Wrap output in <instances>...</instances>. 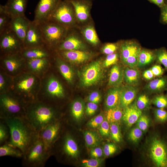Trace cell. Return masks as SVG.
Wrapping results in <instances>:
<instances>
[{
	"mask_svg": "<svg viewBox=\"0 0 167 167\" xmlns=\"http://www.w3.org/2000/svg\"><path fill=\"white\" fill-rule=\"evenodd\" d=\"M2 119L10 129L11 136L8 143L19 148L24 155L38 138V132L25 117Z\"/></svg>",
	"mask_w": 167,
	"mask_h": 167,
	"instance_id": "cell-1",
	"label": "cell"
},
{
	"mask_svg": "<svg viewBox=\"0 0 167 167\" xmlns=\"http://www.w3.org/2000/svg\"><path fill=\"white\" fill-rule=\"evenodd\" d=\"M25 117L38 132L59 119L53 106L37 100L27 103Z\"/></svg>",
	"mask_w": 167,
	"mask_h": 167,
	"instance_id": "cell-2",
	"label": "cell"
},
{
	"mask_svg": "<svg viewBox=\"0 0 167 167\" xmlns=\"http://www.w3.org/2000/svg\"><path fill=\"white\" fill-rule=\"evenodd\" d=\"M0 102V118L25 117L27 103L15 95L2 93Z\"/></svg>",
	"mask_w": 167,
	"mask_h": 167,
	"instance_id": "cell-3",
	"label": "cell"
},
{
	"mask_svg": "<svg viewBox=\"0 0 167 167\" xmlns=\"http://www.w3.org/2000/svg\"><path fill=\"white\" fill-rule=\"evenodd\" d=\"M38 23L45 45L49 49L57 47L65 37L69 30L49 19Z\"/></svg>",
	"mask_w": 167,
	"mask_h": 167,
	"instance_id": "cell-4",
	"label": "cell"
},
{
	"mask_svg": "<svg viewBox=\"0 0 167 167\" xmlns=\"http://www.w3.org/2000/svg\"><path fill=\"white\" fill-rule=\"evenodd\" d=\"M45 149L38 136L22 158V164L25 167H44L51 156Z\"/></svg>",
	"mask_w": 167,
	"mask_h": 167,
	"instance_id": "cell-5",
	"label": "cell"
},
{
	"mask_svg": "<svg viewBox=\"0 0 167 167\" xmlns=\"http://www.w3.org/2000/svg\"><path fill=\"white\" fill-rule=\"evenodd\" d=\"M47 19L71 29L75 25L76 20L70 0H60Z\"/></svg>",
	"mask_w": 167,
	"mask_h": 167,
	"instance_id": "cell-6",
	"label": "cell"
},
{
	"mask_svg": "<svg viewBox=\"0 0 167 167\" xmlns=\"http://www.w3.org/2000/svg\"><path fill=\"white\" fill-rule=\"evenodd\" d=\"M36 77L31 74H25L16 79L15 87L18 91L15 94L26 103H28L37 100L38 94L33 92L38 84Z\"/></svg>",
	"mask_w": 167,
	"mask_h": 167,
	"instance_id": "cell-7",
	"label": "cell"
},
{
	"mask_svg": "<svg viewBox=\"0 0 167 167\" xmlns=\"http://www.w3.org/2000/svg\"><path fill=\"white\" fill-rule=\"evenodd\" d=\"M120 58L123 64L131 67H137L139 54L142 49L135 40H127L119 44Z\"/></svg>",
	"mask_w": 167,
	"mask_h": 167,
	"instance_id": "cell-8",
	"label": "cell"
},
{
	"mask_svg": "<svg viewBox=\"0 0 167 167\" xmlns=\"http://www.w3.org/2000/svg\"><path fill=\"white\" fill-rule=\"evenodd\" d=\"M0 47L3 56L20 53L23 42L10 28L0 33Z\"/></svg>",
	"mask_w": 167,
	"mask_h": 167,
	"instance_id": "cell-9",
	"label": "cell"
},
{
	"mask_svg": "<svg viewBox=\"0 0 167 167\" xmlns=\"http://www.w3.org/2000/svg\"><path fill=\"white\" fill-rule=\"evenodd\" d=\"M81 84L88 87L99 82L103 77L101 63L99 60L93 62L82 70L80 75Z\"/></svg>",
	"mask_w": 167,
	"mask_h": 167,
	"instance_id": "cell-10",
	"label": "cell"
},
{
	"mask_svg": "<svg viewBox=\"0 0 167 167\" xmlns=\"http://www.w3.org/2000/svg\"><path fill=\"white\" fill-rule=\"evenodd\" d=\"M62 127V123L59 119L38 132L39 136L43 141L45 149L51 155L54 145L60 137Z\"/></svg>",
	"mask_w": 167,
	"mask_h": 167,
	"instance_id": "cell-11",
	"label": "cell"
},
{
	"mask_svg": "<svg viewBox=\"0 0 167 167\" xmlns=\"http://www.w3.org/2000/svg\"><path fill=\"white\" fill-rule=\"evenodd\" d=\"M46 92L44 94L38 96L37 100L53 106V101L55 99H62L65 93L63 87L55 78H50L46 84Z\"/></svg>",
	"mask_w": 167,
	"mask_h": 167,
	"instance_id": "cell-12",
	"label": "cell"
},
{
	"mask_svg": "<svg viewBox=\"0 0 167 167\" xmlns=\"http://www.w3.org/2000/svg\"><path fill=\"white\" fill-rule=\"evenodd\" d=\"M149 154L156 166L167 167V147L163 141L156 138L154 139L149 147Z\"/></svg>",
	"mask_w": 167,
	"mask_h": 167,
	"instance_id": "cell-13",
	"label": "cell"
},
{
	"mask_svg": "<svg viewBox=\"0 0 167 167\" xmlns=\"http://www.w3.org/2000/svg\"><path fill=\"white\" fill-rule=\"evenodd\" d=\"M23 44L24 48L45 46L37 23L31 21Z\"/></svg>",
	"mask_w": 167,
	"mask_h": 167,
	"instance_id": "cell-14",
	"label": "cell"
},
{
	"mask_svg": "<svg viewBox=\"0 0 167 167\" xmlns=\"http://www.w3.org/2000/svg\"><path fill=\"white\" fill-rule=\"evenodd\" d=\"M60 0H40L35 11L34 21L39 23L48 19Z\"/></svg>",
	"mask_w": 167,
	"mask_h": 167,
	"instance_id": "cell-15",
	"label": "cell"
},
{
	"mask_svg": "<svg viewBox=\"0 0 167 167\" xmlns=\"http://www.w3.org/2000/svg\"><path fill=\"white\" fill-rule=\"evenodd\" d=\"M92 0H70L73 7L76 21L81 23L90 19Z\"/></svg>",
	"mask_w": 167,
	"mask_h": 167,
	"instance_id": "cell-16",
	"label": "cell"
},
{
	"mask_svg": "<svg viewBox=\"0 0 167 167\" xmlns=\"http://www.w3.org/2000/svg\"><path fill=\"white\" fill-rule=\"evenodd\" d=\"M59 51L82 50H86L87 46L81 39L75 34L68 32L62 41L57 46Z\"/></svg>",
	"mask_w": 167,
	"mask_h": 167,
	"instance_id": "cell-17",
	"label": "cell"
},
{
	"mask_svg": "<svg viewBox=\"0 0 167 167\" xmlns=\"http://www.w3.org/2000/svg\"><path fill=\"white\" fill-rule=\"evenodd\" d=\"M68 132L61 138L60 151L66 157L75 158L79 153V149L75 141Z\"/></svg>",
	"mask_w": 167,
	"mask_h": 167,
	"instance_id": "cell-18",
	"label": "cell"
},
{
	"mask_svg": "<svg viewBox=\"0 0 167 167\" xmlns=\"http://www.w3.org/2000/svg\"><path fill=\"white\" fill-rule=\"evenodd\" d=\"M30 21L25 15L11 18L9 28L23 42Z\"/></svg>",
	"mask_w": 167,
	"mask_h": 167,
	"instance_id": "cell-19",
	"label": "cell"
},
{
	"mask_svg": "<svg viewBox=\"0 0 167 167\" xmlns=\"http://www.w3.org/2000/svg\"><path fill=\"white\" fill-rule=\"evenodd\" d=\"M60 54L65 59L75 63H82L89 60L92 57L89 52L82 50L60 51Z\"/></svg>",
	"mask_w": 167,
	"mask_h": 167,
	"instance_id": "cell-20",
	"label": "cell"
},
{
	"mask_svg": "<svg viewBox=\"0 0 167 167\" xmlns=\"http://www.w3.org/2000/svg\"><path fill=\"white\" fill-rule=\"evenodd\" d=\"M138 88L136 86L126 84L122 87L119 105L124 109L131 105L137 96Z\"/></svg>",
	"mask_w": 167,
	"mask_h": 167,
	"instance_id": "cell-21",
	"label": "cell"
},
{
	"mask_svg": "<svg viewBox=\"0 0 167 167\" xmlns=\"http://www.w3.org/2000/svg\"><path fill=\"white\" fill-rule=\"evenodd\" d=\"M28 0H7L4 6L11 17L24 15Z\"/></svg>",
	"mask_w": 167,
	"mask_h": 167,
	"instance_id": "cell-22",
	"label": "cell"
},
{
	"mask_svg": "<svg viewBox=\"0 0 167 167\" xmlns=\"http://www.w3.org/2000/svg\"><path fill=\"white\" fill-rule=\"evenodd\" d=\"M49 49L45 46L29 48H24L21 52L22 57L25 59L49 58Z\"/></svg>",
	"mask_w": 167,
	"mask_h": 167,
	"instance_id": "cell-23",
	"label": "cell"
},
{
	"mask_svg": "<svg viewBox=\"0 0 167 167\" xmlns=\"http://www.w3.org/2000/svg\"><path fill=\"white\" fill-rule=\"evenodd\" d=\"M25 59L21 53L2 56V61L7 70L11 72L16 71Z\"/></svg>",
	"mask_w": 167,
	"mask_h": 167,
	"instance_id": "cell-24",
	"label": "cell"
},
{
	"mask_svg": "<svg viewBox=\"0 0 167 167\" xmlns=\"http://www.w3.org/2000/svg\"><path fill=\"white\" fill-rule=\"evenodd\" d=\"M142 113L141 110L134 104L124 109L122 118L128 126L131 127L137 121Z\"/></svg>",
	"mask_w": 167,
	"mask_h": 167,
	"instance_id": "cell-25",
	"label": "cell"
},
{
	"mask_svg": "<svg viewBox=\"0 0 167 167\" xmlns=\"http://www.w3.org/2000/svg\"><path fill=\"white\" fill-rule=\"evenodd\" d=\"M122 87H111L108 91L105 101V105L107 109L119 105Z\"/></svg>",
	"mask_w": 167,
	"mask_h": 167,
	"instance_id": "cell-26",
	"label": "cell"
},
{
	"mask_svg": "<svg viewBox=\"0 0 167 167\" xmlns=\"http://www.w3.org/2000/svg\"><path fill=\"white\" fill-rule=\"evenodd\" d=\"M137 67L126 66L124 69L123 80L126 84L137 86L140 80L139 71Z\"/></svg>",
	"mask_w": 167,
	"mask_h": 167,
	"instance_id": "cell-27",
	"label": "cell"
},
{
	"mask_svg": "<svg viewBox=\"0 0 167 167\" xmlns=\"http://www.w3.org/2000/svg\"><path fill=\"white\" fill-rule=\"evenodd\" d=\"M167 88V78L159 77L152 80L144 86L145 90L150 93L161 92Z\"/></svg>",
	"mask_w": 167,
	"mask_h": 167,
	"instance_id": "cell-28",
	"label": "cell"
},
{
	"mask_svg": "<svg viewBox=\"0 0 167 167\" xmlns=\"http://www.w3.org/2000/svg\"><path fill=\"white\" fill-rule=\"evenodd\" d=\"M124 69L115 64L112 67L110 73L108 85L112 87L120 86L123 80Z\"/></svg>",
	"mask_w": 167,
	"mask_h": 167,
	"instance_id": "cell-29",
	"label": "cell"
},
{
	"mask_svg": "<svg viewBox=\"0 0 167 167\" xmlns=\"http://www.w3.org/2000/svg\"><path fill=\"white\" fill-rule=\"evenodd\" d=\"M156 60L155 50L142 48L139 55L137 68H142L149 65Z\"/></svg>",
	"mask_w": 167,
	"mask_h": 167,
	"instance_id": "cell-30",
	"label": "cell"
},
{
	"mask_svg": "<svg viewBox=\"0 0 167 167\" xmlns=\"http://www.w3.org/2000/svg\"><path fill=\"white\" fill-rule=\"evenodd\" d=\"M23 156V152L19 148L10 144L8 142L6 143L0 145L1 157L8 156L22 158Z\"/></svg>",
	"mask_w": 167,
	"mask_h": 167,
	"instance_id": "cell-31",
	"label": "cell"
},
{
	"mask_svg": "<svg viewBox=\"0 0 167 167\" xmlns=\"http://www.w3.org/2000/svg\"><path fill=\"white\" fill-rule=\"evenodd\" d=\"M81 33L85 40L91 45L96 46L99 44L100 40L92 25L89 24L84 27Z\"/></svg>",
	"mask_w": 167,
	"mask_h": 167,
	"instance_id": "cell-32",
	"label": "cell"
},
{
	"mask_svg": "<svg viewBox=\"0 0 167 167\" xmlns=\"http://www.w3.org/2000/svg\"><path fill=\"white\" fill-rule=\"evenodd\" d=\"M119 105L107 110V120L111 123L116 122L122 118L123 111Z\"/></svg>",
	"mask_w": 167,
	"mask_h": 167,
	"instance_id": "cell-33",
	"label": "cell"
},
{
	"mask_svg": "<svg viewBox=\"0 0 167 167\" xmlns=\"http://www.w3.org/2000/svg\"><path fill=\"white\" fill-rule=\"evenodd\" d=\"M11 17L6 11L4 5H0V33L9 28Z\"/></svg>",
	"mask_w": 167,
	"mask_h": 167,
	"instance_id": "cell-34",
	"label": "cell"
},
{
	"mask_svg": "<svg viewBox=\"0 0 167 167\" xmlns=\"http://www.w3.org/2000/svg\"><path fill=\"white\" fill-rule=\"evenodd\" d=\"M84 105L83 102L79 100L75 101L71 107V114L72 116L76 120L80 119L84 112Z\"/></svg>",
	"mask_w": 167,
	"mask_h": 167,
	"instance_id": "cell-35",
	"label": "cell"
},
{
	"mask_svg": "<svg viewBox=\"0 0 167 167\" xmlns=\"http://www.w3.org/2000/svg\"><path fill=\"white\" fill-rule=\"evenodd\" d=\"M30 68L35 71L42 70L48 64L49 58L32 59L26 60Z\"/></svg>",
	"mask_w": 167,
	"mask_h": 167,
	"instance_id": "cell-36",
	"label": "cell"
},
{
	"mask_svg": "<svg viewBox=\"0 0 167 167\" xmlns=\"http://www.w3.org/2000/svg\"><path fill=\"white\" fill-rule=\"evenodd\" d=\"M11 136L10 129L5 121L0 118V145L9 141Z\"/></svg>",
	"mask_w": 167,
	"mask_h": 167,
	"instance_id": "cell-37",
	"label": "cell"
},
{
	"mask_svg": "<svg viewBox=\"0 0 167 167\" xmlns=\"http://www.w3.org/2000/svg\"><path fill=\"white\" fill-rule=\"evenodd\" d=\"M57 61L58 63L59 69L62 76L68 82H72L73 78V73L72 69L61 60L58 59Z\"/></svg>",
	"mask_w": 167,
	"mask_h": 167,
	"instance_id": "cell-38",
	"label": "cell"
},
{
	"mask_svg": "<svg viewBox=\"0 0 167 167\" xmlns=\"http://www.w3.org/2000/svg\"><path fill=\"white\" fill-rule=\"evenodd\" d=\"M84 137L86 144L88 147H94L98 144L99 141L97 135L91 131H85L84 133Z\"/></svg>",
	"mask_w": 167,
	"mask_h": 167,
	"instance_id": "cell-39",
	"label": "cell"
},
{
	"mask_svg": "<svg viewBox=\"0 0 167 167\" xmlns=\"http://www.w3.org/2000/svg\"><path fill=\"white\" fill-rule=\"evenodd\" d=\"M156 60L162 64L167 70V50L164 47L155 50Z\"/></svg>",
	"mask_w": 167,
	"mask_h": 167,
	"instance_id": "cell-40",
	"label": "cell"
},
{
	"mask_svg": "<svg viewBox=\"0 0 167 167\" xmlns=\"http://www.w3.org/2000/svg\"><path fill=\"white\" fill-rule=\"evenodd\" d=\"M150 100L148 96L145 94H139L137 97L135 104L140 110L144 109L148 107Z\"/></svg>",
	"mask_w": 167,
	"mask_h": 167,
	"instance_id": "cell-41",
	"label": "cell"
},
{
	"mask_svg": "<svg viewBox=\"0 0 167 167\" xmlns=\"http://www.w3.org/2000/svg\"><path fill=\"white\" fill-rule=\"evenodd\" d=\"M110 131L111 137L115 141L118 142L122 139V135L119 126L116 122L111 123Z\"/></svg>",
	"mask_w": 167,
	"mask_h": 167,
	"instance_id": "cell-42",
	"label": "cell"
},
{
	"mask_svg": "<svg viewBox=\"0 0 167 167\" xmlns=\"http://www.w3.org/2000/svg\"><path fill=\"white\" fill-rule=\"evenodd\" d=\"M152 102L158 108L164 109L167 107V97L164 95L156 96L153 98Z\"/></svg>",
	"mask_w": 167,
	"mask_h": 167,
	"instance_id": "cell-43",
	"label": "cell"
},
{
	"mask_svg": "<svg viewBox=\"0 0 167 167\" xmlns=\"http://www.w3.org/2000/svg\"><path fill=\"white\" fill-rule=\"evenodd\" d=\"M119 55L116 53L107 55L104 62L103 66L105 67H108L115 64L117 62Z\"/></svg>",
	"mask_w": 167,
	"mask_h": 167,
	"instance_id": "cell-44",
	"label": "cell"
},
{
	"mask_svg": "<svg viewBox=\"0 0 167 167\" xmlns=\"http://www.w3.org/2000/svg\"><path fill=\"white\" fill-rule=\"evenodd\" d=\"M142 135V131L138 127L132 129L129 134V138L131 141L136 142L140 138Z\"/></svg>",
	"mask_w": 167,
	"mask_h": 167,
	"instance_id": "cell-45",
	"label": "cell"
},
{
	"mask_svg": "<svg viewBox=\"0 0 167 167\" xmlns=\"http://www.w3.org/2000/svg\"><path fill=\"white\" fill-rule=\"evenodd\" d=\"M119 48V45L114 43H108L105 44L102 49V52L106 55L115 53Z\"/></svg>",
	"mask_w": 167,
	"mask_h": 167,
	"instance_id": "cell-46",
	"label": "cell"
},
{
	"mask_svg": "<svg viewBox=\"0 0 167 167\" xmlns=\"http://www.w3.org/2000/svg\"><path fill=\"white\" fill-rule=\"evenodd\" d=\"M101 163V160L98 158L85 159L82 161V165L85 167H98Z\"/></svg>",
	"mask_w": 167,
	"mask_h": 167,
	"instance_id": "cell-47",
	"label": "cell"
},
{
	"mask_svg": "<svg viewBox=\"0 0 167 167\" xmlns=\"http://www.w3.org/2000/svg\"><path fill=\"white\" fill-rule=\"evenodd\" d=\"M149 124V119L145 115H141L137 121L138 127L142 131H144L147 129Z\"/></svg>",
	"mask_w": 167,
	"mask_h": 167,
	"instance_id": "cell-48",
	"label": "cell"
},
{
	"mask_svg": "<svg viewBox=\"0 0 167 167\" xmlns=\"http://www.w3.org/2000/svg\"><path fill=\"white\" fill-rule=\"evenodd\" d=\"M104 120L103 116L101 114H99L89 121L88 125L91 127L96 128L100 126Z\"/></svg>",
	"mask_w": 167,
	"mask_h": 167,
	"instance_id": "cell-49",
	"label": "cell"
},
{
	"mask_svg": "<svg viewBox=\"0 0 167 167\" xmlns=\"http://www.w3.org/2000/svg\"><path fill=\"white\" fill-rule=\"evenodd\" d=\"M117 150L116 146L112 143H108L105 145L103 148V153L106 156H109L115 153Z\"/></svg>",
	"mask_w": 167,
	"mask_h": 167,
	"instance_id": "cell-50",
	"label": "cell"
},
{
	"mask_svg": "<svg viewBox=\"0 0 167 167\" xmlns=\"http://www.w3.org/2000/svg\"><path fill=\"white\" fill-rule=\"evenodd\" d=\"M99 132L103 136H108L110 132V125L107 120L104 119L100 126Z\"/></svg>",
	"mask_w": 167,
	"mask_h": 167,
	"instance_id": "cell-51",
	"label": "cell"
},
{
	"mask_svg": "<svg viewBox=\"0 0 167 167\" xmlns=\"http://www.w3.org/2000/svg\"><path fill=\"white\" fill-rule=\"evenodd\" d=\"M156 117L161 122H164L167 120V112L164 109L158 108L155 111Z\"/></svg>",
	"mask_w": 167,
	"mask_h": 167,
	"instance_id": "cell-52",
	"label": "cell"
},
{
	"mask_svg": "<svg viewBox=\"0 0 167 167\" xmlns=\"http://www.w3.org/2000/svg\"><path fill=\"white\" fill-rule=\"evenodd\" d=\"M98 108L96 103L89 102L87 104L86 112L88 115H92L94 114Z\"/></svg>",
	"mask_w": 167,
	"mask_h": 167,
	"instance_id": "cell-53",
	"label": "cell"
},
{
	"mask_svg": "<svg viewBox=\"0 0 167 167\" xmlns=\"http://www.w3.org/2000/svg\"><path fill=\"white\" fill-rule=\"evenodd\" d=\"M160 9V22L162 24H167V4Z\"/></svg>",
	"mask_w": 167,
	"mask_h": 167,
	"instance_id": "cell-54",
	"label": "cell"
},
{
	"mask_svg": "<svg viewBox=\"0 0 167 167\" xmlns=\"http://www.w3.org/2000/svg\"><path fill=\"white\" fill-rule=\"evenodd\" d=\"M150 69L155 77H160L162 75L164 72V69L159 64L153 65Z\"/></svg>",
	"mask_w": 167,
	"mask_h": 167,
	"instance_id": "cell-55",
	"label": "cell"
},
{
	"mask_svg": "<svg viewBox=\"0 0 167 167\" xmlns=\"http://www.w3.org/2000/svg\"><path fill=\"white\" fill-rule=\"evenodd\" d=\"M103 152V151L101 148L96 147L94 148L91 150L90 155L92 158H98L102 156Z\"/></svg>",
	"mask_w": 167,
	"mask_h": 167,
	"instance_id": "cell-56",
	"label": "cell"
},
{
	"mask_svg": "<svg viewBox=\"0 0 167 167\" xmlns=\"http://www.w3.org/2000/svg\"><path fill=\"white\" fill-rule=\"evenodd\" d=\"M101 96L100 93L97 91H94L88 96V100L89 102L98 103L101 101Z\"/></svg>",
	"mask_w": 167,
	"mask_h": 167,
	"instance_id": "cell-57",
	"label": "cell"
},
{
	"mask_svg": "<svg viewBox=\"0 0 167 167\" xmlns=\"http://www.w3.org/2000/svg\"><path fill=\"white\" fill-rule=\"evenodd\" d=\"M142 76L147 80H152L155 77L150 69L144 70L142 73Z\"/></svg>",
	"mask_w": 167,
	"mask_h": 167,
	"instance_id": "cell-58",
	"label": "cell"
},
{
	"mask_svg": "<svg viewBox=\"0 0 167 167\" xmlns=\"http://www.w3.org/2000/svg\"><path fill=\"white\" fill-rule=\"evenodd\" d=\"M6 80L2 74L0 75V89L1 91H3L6 87Z\"/></svg>",
	"mask_w": 167,
	"mask_h": 167,
	"instance_id": "cell-59",
	"label": "cell"
},
{
	"mask_svg": "<svg viewBox=\"0 0 167 167\" xmlns=\"http://www.w3.org/2000/svg\"><path fill=\"white\" fill-rule=\"evenodd\" d=\"M150 2L154 4L160 8L166 4L165 0H148Z\"/></svg>",
	"mask_w": 167,
	"mask_h": 167,
	"instance_id": "cell-60",
	"label": "cell"
},
{
	"mask_svg": "<svg viewBox=\"0 0 167 167\" xmlns=\"http://www.w3.org/2000/svg\"><path fill=\"white\" fill-rule=\"evenodd\" d=\"M165 0V1H166V4H167V0Z\"/></svg>",
	"mask_w": 167,
	"mask_h": 167,
	"instance_id": "cell-61",
	"label": "cell"
},
{
	"mask_svg": "<svg viewBox=\"0 0 167 167\" xmlns=\"http://www.w3.org/2000/svg\"></svg>",
	"mask_w": 167,
	"mask_h": 167,
	"instance_id": "cell-62",
	"label": "cell"
}]
</instances>
